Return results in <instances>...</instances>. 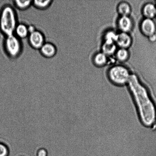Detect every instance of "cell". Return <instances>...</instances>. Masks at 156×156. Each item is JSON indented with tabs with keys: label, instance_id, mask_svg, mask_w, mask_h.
Here are the masks:
<instances>
[{
	"label": "cell",
	"instance_id": "5b68a950",
	"mask_svg": "<svg viewBox=\"0 0 156 156\" xmlns=\"http://www.w3.org/2000/svg\"><path fill=\"white\" fill-rule=\"evenodd\" d=\"M29 42L31 46L36 49H39L45 43V38L40 31L36 30L29 35Z\"/></svg>",
	"mask_w": 156,
	"mask_h": 156
},
{
	"label": "cell",
	"instance_id": "30bf717a",
	"mask_svg": "<svg viewBox=\"0 0 156 156\" xmlns=\"http://www.w3.org/2000/svg\"><path fill=\"white\" fill-rule=\"evenodd\" d=\"M143 12L147 18L152 19L156 15V8L152 3H148L144 6Z\"/></svg>",
	"mask_w": 156,
	"mask_h": 156
},
{
	"label": "cell",
	"instance_id": "7a4b0ae2",
	"mask_svg": "<svg viewBox=\"0 0 156 156\" xmlns=\"http://www.w3.org/2000/svg\"><path fill=\"white\" fill-rule=\"evenodd\" d=\"M17 25L16 13L11 6H5L0 13V30L6 37L15 33Z\"/></svg>",
	"mask_w": 156,
	"mask_h": 156
},
{
	"label": "cell",
	"instance_id": "d6986e66",
	"mask_svg": "<svg viewBox=\"0 0 156 156\" xmlns=\"http://www.w3.org/2000/svg\"><path fill=\"white\" fill-rule=\"evenodd\" d=\"M9 152L8 147L0 140V156H9Z\"/></svg>",
	"mask_w": 156,
	"mask_h": 156
},
{
	"label": "cell",
	"instance_id": "e0dca14e",
	"mask_svg": "<svg viewBox=\"0 0 156 156\" xmlns=\"http://www.w3.org/2000/svg\"><path fill=\"white\" fill-rule=\"evenodd\" d=\"M32 1H14V4L17 8L20 10H25L28 9L32 4Z\"/></svg>",
	"mask_w": 156,
	"mask_h": 156
},
{
	"label": "cell",
	"instance_id": "44dd1931",
	"mask_svg": "<svg viewBox=\"0 0 156 156\" xmlns=\"http://www.w3.org/2000/svg\"><path fill=\"white\" fill-rule=\"evenodd\" d=\"M27 28H28L29 34L33 33L36 30L35 27L33 25L29 26V27H27Z\"/></svg>",
	"mask_w": 156,
	"mask_h": 156
},
{
	"label": "cell",
	"instance_id": "4fadbf2b",
	"mask_svg": "<svg viewBox=\"0 0 156 156\" xmlns=\"http://www.w3.org/2000/svg\"><path fill=\"white\" fill-rule=\"evenodd\" d=\"M118 11L122 16H128L131 12V7L128 3L123 2L119 4Z\"/></svg>",
	"mask_w": 156,
	"mask_h": 156
},
{
	"label": "cell",
	"instance_id": "ac0fdd59",
	"mask_svg": "<svg viewBox=\"0 0 156 156\" xmlns=\"http://www.w3.org/2000/svg\"><path fill=\"white\" fill-rule=\"evenodd\" d=\"M118 34L113 30H109L105 35V42L108 43H115Z\"/></svg>",
	"mask_w": 156,
	"mask_h": 156
},
{
	"label": "cell",
	"instance_id": "ffe728a7",
	"mask_svg": "<svg viewBox=\"0 0 156 156\" xmlns=\"http://www.w3.org/2000/svg\"><path fill=\"white\" fill-rule=\"evenodd\" d=\"M48 151L45 148H40L37 152V156H48Z\"/></svg>",
	"mask_w": 156,
	"mask_h": 156
},
{
	"label": "cell",
	"instance_id": "7c38bea8",
	"mask_svg": "<svg viewBox=\"0 0 156 156\" xmlns=\"http://www.w3.org/2000/svg\"><path fill=\"white\" fill-rule=\"evenodd\" d=\"M102 52L107 56H111L117 51V46L115 43L104 42L102 46Z\"/></svg>",
	"mask_w": 156,
	"mask_h": 156
},
{
	"label": "cell",
	"instance_id": "9c48e42d",
	"mask_svg": "<svg viewBox=\"0 0 156 156\" xmlns=\"http://www.w3.org/2000/svg\"><path fill=\"white\" fill-rule=\"evenodd\" d=\"M41 53L46 58H51L53 57L56 53V48L53 44L50 42L45 43L40 49Z\"/></svg>",
	"mask_w": 156,
	"mask_h": 156
},
{
	"label": "cell",
	"instance_id": "8fae6325",
	"mask_svg": "<svg viewBox=\"0 0 156 156\" xmlns=\"http://www.w3.org/2000/svg\"><path fill=\"white\" fill-rule=\"evenodd\" d=\"M15 33L16 34V36L19 39H24L29 35L27 27L23 24H17L15 29Z\"/></svg>",
	"mask_w": 156,
	"mask_h": 156
},
{
	"label": "cell",
	"instance_id": "6da1fadb",
	"mask_svg": "<svg viewBox=\"0 0 156 156\" xmlns=\"http://www.w3.org/2000/svg\"><path fill=\"white\" fill-rule=\"evenodd\" d=\"M128 83L142 122L146 126H153L156 122V108L147 90L135 74L131 75Z\"/></svg>",
	"mask_w": 156,
	"mask_h": 156
},
{
	"label": "cell",
	"instance_id": "ba28073f",
	"mask_svg": "<svg viewBox=\"0 0 156 156\" xmlns=\"http://www.w3.org/2000/svg\"><path fill=\"white\" fill-rule=\"evenodd\" d=\"M118 26L122 32L128 33L132 30L133 24L132 20L129 16H122L119 18Z\"/></svg>",
	"mask_w": 156,
	"mask_h": 156
},
{
	"label": "cell",
	"instance_id": "2e32d148",
	"mask_svg": "<svg viewBox=\"0 0 156 156\" xmlns=\"http://www.w3.org/2000/svg\"><path fill=\"white\" fill-rule=\"evenodd\" d=\"M52 1L51 0H47V1H43V0H39V1H33L32 4L35 7L40 10H44L47 9L51 5Z\"/></svg>",
	"mask_w": 156,
	"mask_h": 156
},
{
	"label": "cell",
	"instance_id": "277c9868",
	"mask_svg": "<svg viewBox=\"0 0 156 156\" xmlns=\"http://www.w3.org/2000/svg\"><path fill=\"white\" fill-rule=\"evenodd\" d=\"M4 45L6 53L10 57L16 58L20 54L21 44L19 38L14 35L6 37Z\"/></svg>",
	"mask_w": 156,
	"mask_h": 156
},
{
	"label": "cell",
	"instance_id": "52a82bcc",
	"mask_svg": "<svg viewBox=\"0 0 156 156\" xmlns=\"http://www.w3.org/2000/svg\"><path fill=\"white\" fill-rule=\"evenodd\" d=\"M132 43V38L128 33L122 32L118 34L116 43L120 48L127 49L130 47Z\"/></svg>",
	"mask_w": 156,
	"mask_h": 156
},
{
	"label": "cell",
	"instance_id": "7402d4cb",
	"mask_svg": "<svg viewBox=\"0 0 156 156\" xmlns=\"http://www.w3.org/2000/svg\"><path fill=\"white\" fill-rule=\"evenodd\" d=\"M149 37L150 40L151 42H154V41H156V36L155 34L152 35V36Z\"/></svg>",
	"mask_w": 156,
	"mask_h": 156
},
{
	"label": "cell",
	"instance_id": "8992f818",
	"mask_svg": "<svg viewBox=\"0 0 156 156\" xmlns=\"http://www.w3.org/2000/svg\"><path fill=\"white\" fill-rule=\"evenodd\" d=\"M140 29L144 34L151 36L155 33L156 30L155 23L152 19L145 18L141 23Z\"/></svg>",
	"mask_w": 156,
	"mask_h": 156
},
{
	"label": "cell",
	"instance_id": "3957f363",
	"mask_svg": "<svg viewBox=\"0 0 156 156\" xmlns=\"http://www.w3.org/2000/svg\"><path fill=\"white\" fill-rule=\"evenodd\" d=\"M130 75L127 69L121 65L113 66L108 73V77L112 82L119 85L128 83Z\"/></svg>",
	"mask_w": 156,
	"mask_h": 156
},
{
	"label": "cell",
	"instance_id": "5bb4252c",
	"mask_svg": "<svg viewBox=\"0 0 156 156\" xmlns=\"http://www.w3.org/2000/svg\"><path fill=\"white\" fill-rule=\"evenodd\" d=\"M107 56L103 53H98L95 55L94 62L96 65L99 66H102L105 65L108 62Z\"/></svg>",
	"mask_w": 156,
	"mask_h": 156
},
{
	"label": "cell",
	"instance_id": "9a60e30c",
	"mask_svg": "<svg viewBox=\"0 0 156 156\" xmlns=\"http://www.w3.org/2000/svg\"><path fill=\"white\" fill-rule=\"evenodd\" d=\"M116 57L119 62H125L129 57V51L126 49L120 48L116 51Z\"/></svg>",
	"mask_w": 156,
	"mask_h": 156
}]
</instances>
